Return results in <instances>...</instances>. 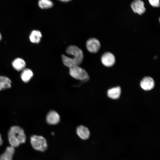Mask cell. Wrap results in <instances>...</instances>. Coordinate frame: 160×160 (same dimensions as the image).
I'll return each mask as SVG.
<instances>
[{"instance_id":"4","label":"cell","mask_w":160,"mask_h":160,"mask_svg":"<svg viewBox=\"0 0 160 160\" xmlns=\"http://www.w3.org/2000/svg\"><path fill=\"white\" fill-rule=\"evenodd\" d=\"M30 142L33 148L35 150L44 152L47 148L46 139L43 137L33 135L31 137Z\"/></svg>"},{"instance_id":"19","label":"cell","mask_w":160,"mask_h":160,"mask_svg":"<svg viewBox=\"0 0 160 160\" xmlns=\"http://www.w3.org/2000/svg\"><path fill=\"white\" fill-rule=\"evenodd\" d=\"M3 144V141L2 140L1 135L0 134V146H1Z\"/></svg>"},{"instance_id":"21","label":"cell","mask_w":160,"mask_h":160,"mask_svg":"<svg viewBox=\"0 0 160 160\" xmlns=\"http://www.w3.org/2000/svg\"><path fill=\"white\" fill-rule=\"evenodd\" d=\"M2 39V36L1 35L0 33V41H1Z\"/></svg>"},{"instance_id":"6","label":"cell","mask_w":160,"mask_h":160,"mask_svg":"<svg viewBox=\"0 0 160 160\" xmlns=\"http://www.w3.org/2000/svg\"><path fill=\"white\" fill-rule=\"evenodd\" d=\"M101 61L103 65L107 67L113 66L115 63L116 59L114 55L109 52L103 53L101 57Z\"/></svg>"},{"instance_id":"13","label":"cell","mask_w":160,"mask_h":160,"mask_svg":"<svg viewBox=\"0 0 160 160\" xmlns=\"http://www.w3.org/2000/svg\"><path fill=\"white\" fill-rule=\"evenodd\" d=\"M12 65L15 70L20 71H22L25 68L26 66V63L23 59L20 58H17L12 61Z\"/></svg>"},{"instance_id":"3","label":"cell","mask_w":160,"mask_h":160,"mask_svg":"<svg viewBox=\"0 0 160 160\" xmlns=\"http://www.w3.org/2000/svg\"><path fill=\"white\" fill-rule=\"evenodd\" d=\"M70 75L74 78L81 81H85L89 79L87 71L79 65H76L69 68Z\"/></svg>"},{"instance_id":"9","label":"cell","mask_w":160,"mask_h":160,"mask_svg":"<svg viewBox=\"0 0 160 160\" xmlns=\"http://www.w3.org/2000/svg\"><path fill=\"white\" fill-rule=\"evenodd\" d=\"M46 120L48 124L50 125H55L58 124L60 121V117L56 111L51 110L47 114Z\"/></svg>"},{"instance_id":"8","label":"cell","mask_w":160,"mask_h":160,"mask_svg":"<svg viewBox=\"0 0 160 160\" xmlns=\"http://www.w3.org/2000/svg\"><path fill=\"white\" fill-rule=\"evenodd\" d=\"M140 85L141 88L144 90L149 91L153 89L155 83L152 78L149 76H145L142 79Z\"/></svg>"},{"instance_id":"15","label":"cell","mask_w":160,"mask_h":160,"mask_svg":"<svg viewBox=\"0 0 160 160\" xmlns=\"http://www.w3.org/2000/svg\"><path fill=\"white\" fill-rule=\"evenodd\" d=\"M11 86V81L8 77L0 76V91L9 88Z\"/></svg>"},{"instance_id":"16","label":"cell","mask_w":160,"mask_h":160,"mask_svg":"<svg viewBox=\"0 0 160 160\" xmlns=\"http://www.w3.org/2000/svg\"><path fill=\"white\" fill-rule=\"evenodd\" d=\"M41 37L42 34L40 31L34 30L31 32L29 36V39L32 43L38 44L40 42Z\"/></svg>"},{"instance_id":"7","label":"cell","mask_w":160,"mask_h":160,"mask_svg":"<svg viewBox=\"0 0 160 160\" xmlns=\"http://www.w3.org/2000/svg\"><path fill=\"white\" fill-rule=\"evenodd\" d=\"M131 7L134 12L140 15L143 14L146 10L144 3L141 0H134L131 3Z\"/></svg>"},{"instance_id":"2","label":"cell","mask_w":160,"mask_h":160,"mask_svg":"<svg viewBox=\"0 0 160 160\" xmlns=\"http://www.w3.org/2000/svg\"><path fill=\"white\" fill-rule=\"evenodd\" d=\"M8 138L11 146L14 148L18 147L20 144L25 143L26 140L24 130L16 125L10 127L8 133Z\"/></svg>"},{"instance_id":"20","label":"cell","mask_w":160,"mask_h":160,"mask_svg":"<svg viewBox=\"0 0 160 160\" xmlns=\"http://www.w3.org/2000/svg\"><path fill=\"white\" fill-rule=\"evenodd\" d=\"M60 1L63 2H68L70 1L71 0H58Z\"/></svg>"},{"instance_id":"1","label":"cell","mask_w":160,"mask_h":160,"mask_svg":"<svg viewBox=\"0 0 160 160\" xmlns=\"http://www.w3.org/2000/svg\"><path fill=\"white\" fill-rule=\"evenodd\" d=\"M68 55H72L73 58L65 56L63 58V63L65 66L69 68L74 65H79L82 63L83 59V54L81 50L75 45L68 46L66 50Z\"/></svg>"},{"instance_id":"18","label":"cell","mask_w":160,"mask_h":160,"mask_svg":"<svg viewBox=\"0 0 160 160\" xmlns=\"http://www.w3.org/2000/svg\"><path fill=\"white\" fill-rule=\"evenodd\" d=\"M151 6L155 7H158L160 6V0H148Z\"/></svg>"},{"instance_id":"5","label":"cell","mask_w":160,"mask_h":160,"mask_svg":"<svg viewBox=\"0 0 160 160\" xmlns=\"http://www.w3.org/2000/svg\"><path fill=\"white\" fill-rule=\"evenodd\" d=\"M86 46L88 50L93 53L97 52L99 50L101 47L99 41L94 38L89 39L86 42Z\"/></svg>"},{"instance_id":"12","label":"cell","mask_w":160,"mask_h":160,"mask_svg":"<svg viewBox=\"0 0 160 160\" xmlns=\"http://www.w3.org/2000/svg\"><path fill=\"white\" fill-rule=\"evenodd\" d=\"M121 88L119 86L112 88L107 91V95L109 97L113 99H117L120 97Z\"/></svg>"},{"instance_id":"14","label":"cell","mask_w":160,"mask_h":160,"mask_svg":"<svg viewBox=\"0 0 160 160\" xmlns=\"http://www.w3.org/2000/svg\"><path fill=\"white\" fill-rule=\"evenodd\" d=\"M32 71L29 68H24L22 71L20 77L22 81L25 83L29 82L33 76Z\"/></svg>"},{"instance_id":"17","label":"cell","mask_w":160,"mask_h":160,"mask_svg":"<svg viewBox=\"0 0 160 160\" xmlns=\"http://www.w3.org/2000/svg\"><path fill=\"white\" fill-rule=\"evenodd\" d=\"M39 7L42 9H47L52 7L53 5L50 0H39L38 1Z\"/></svg>"},{"instance_id":"11","label":"cell","mask_w":160,"mask_h":160,"mask_svg":"<svg viewBox=\"0 0 160 160\" xmlns=\"http://www.w3.org/2000/svg\"><path fill=\"white\" fill-rule=\"evenodd\" d=\"M14 148L11 146L7 147L0 156V160H12L15 153Z\"/></svg>"},{"instance_id":"10","label":"cell","mask_w":160,"mask_h":160,"mask_svg":"<svg viewBox=\"0 0 160 160\" xmlns=\"http://www.w3.org/2000/svg\"><path fill=\"white\" fill-rule=\"evenodd\" d=\"M76 132L79 137L83 140L87 139L90 136V133L89 129L83 125L77 127Z\"/></svg>"}]
</instances>
